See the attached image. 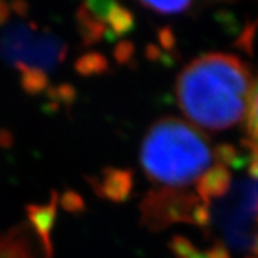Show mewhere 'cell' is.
I'll list each match as a JSON object with an SVG mask.
<instances>
[{
	"label": "cell",
	"mask_w": 258,
	"mask_h": 258,
	"mask_svg": "<svg viewBox=\"0 0 258 258\" xmlns=\"http://www.w3.org/2000/svg\"><path fill=\"white\" fill-rule=\"evenodd\" d=\"M253 81L248 66L233 54L208 53L184 66L175 85L178 103L199 128L224 131L248 116Z\"/></svg>",
	"instance_id": "obj_1"
},
{
	"label": "cell",
	"mask_w": 258,
	"mask_h": 258,
	"mask_svg": "<svg viewBox=\"0 0 258 258\" xmlns=\"http://www.w3.org/2000/svg\"><path fill=\"white\" fill-rule=\"evenodd\" d=\"M144 173L157 190L197 192L202 179L219 163L218 148L199 129L177 117L150 126L140 150Z\"/></svg>",
	"instance_id": "obj_2"
},
{
	"label": "cell",
	"mask_w": 258,
	"mask_h": 258,
	"mask_svg": "<svg viewBox=\"0 0 258 258\" xmlns=\"http://www.w3.org/2000/svg\"><path fill=\"white\" fill-rule=\"evenodd\" d=\"M66 44L53 32L34 23L16 21L0 34V58L21 75L28 94H40L48 85V75L66 57Z\"/></svg>",
	"instance_id": "obj_3"
},
{
	"label": "cell",
	"mask_w": 258,
	"mask_h": 258,
	"mask_svg": "<svg viewBox=\"0 0 258 258\" xmlns=\"http://www.w3.org/2000/svg\"><path fill=\"white\" fill-rule=\"evenodd\" d=\"M141 220L150 229H161L182 221L206 225L210 220V206L197 192L153 190L141 203Z\"/></svg>",
	"instance_id": "obj_4"
},
{
	"label": "cell",
	"mask_w": 258,
	"mask_h": 258,
	"mask_svg": "<svg viewBox=\"0 0 258 258\" xmlns=\"http://www.w3.org/2000/svg\"><path fill=\"white\" fill-rule=\"evenodd\" d=\"M78 27L85 44L103 37H117L133 25V16L126 8L113 2H89L78 10Z\"/></svg>",
	"instance_id": "obj_5"
},
{
	"label": "cell",
	"mask_w": 258,
	"mask_h": 258,
	"mask_svg": "<svg viewBox=\"0 0 258 258\" xmlns=\"http://www.w3.org/2000/svg\"><path fill=\"white\" fill-rule=\"evenodd\" d=\"M171 249L177 258H231L227 249L221 245H215L208 250H202L183 237L174 238Z\"/></svg>",
	"instance_id": "obj_6"
},
{
	"label": "cell",
	"mask_w": 258,
	"mask_h": 258,
	"mask_svg": "<svg viewBox=\"0 0 258 258\" xmlns=\"http://www.w3.org/2000/svg\"><path fill=\"white\" fill-rule=\"evenodd\" d=\"M248 135L249 140L245 144L250 148L251 153L258 154V78L251 90L248 111Z\"/></svg>",
	"instance_id": "obj_7"
},
{
	"label": "cell",
	"mask_w": 258,
	"mask_h": 258,
	"mask_svg": "<svg viewBox=\"0 0 258 258\" xmlns=\"http://www.w3.org/2000/svg\"><path fill=\"white\" fill-rule=\"evenodd\" d=\"M141 6L161 15H178L190 10V2H141Z\"/></svg>",
	"instance_id": "obj_8"
},
{
	"label": "cell",
	"mask_w": 258,
	"mask_h": 258,
	"mask_svg": "<svg viewBox=\"0 0 258 258\" xmlns=\"http://www.w3.org/2000/svg\"><path fill=\"white\" fill-rule=\"evenodd\" d=\"M11 15V8L7 3L0 2V25L6 24L10 19Z\"/></svg>",
	"instance_id": "obj_9"
},
{
	"label": "cell",
	"mask_w": 258,
	"mask_h": 258,
	"mask_svg": "<svg viewBox=\"0 0 258 258\" xmlns=\"http://www.w3.org/2000/svg\"><path fill=\"white\" fill-rule=\"evenodd\" d=\"M251 253L254 255H257L258 258V234H255L254 240L251 242Z\"/></svg>",
	"instance_id": "obj_10"
}]
</instances>
